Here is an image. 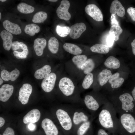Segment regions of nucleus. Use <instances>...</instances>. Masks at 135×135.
<instances>
[{"label": "nucleus", "instance_id": "obj_1", "mask_svg": "<svg viewBox=\"0 0 135 135\" xmlns=\"http://www.w3.org/2000/svg\"><path fill=\"white\" fill-rule=\"evenodd\" d=\"M117 113L108 101L102 106L98 116V120L103 128L112 131L118 130V119Z\"/></svg>", "mask_w": 135, "mask_h": 135}, {"label": "nucleus", "instance_id": "obj_2", "mask_svg": "<svg viewBox=\"0 0 135 135\" xmlns=\"http://www.w3.org/2000/svg\"><path fill=\"white\" fill-rule=\"evenodd\" d=\"M108 101L112 104L118 114L130 113L134 111V100L132 96L128 93L122 94L118 97L112 98Z\"/></svg>", "mask_w": 135, "mask_h": 135}, {"label": "nucleus", "instance_id": "obj_3", "mask_svg": "<svg viewBox=\"0 0 135 135\" xmlns=\"http://www.w3.org/2000/svg\"><path fill=\"white\" fill-rule=\"evenodd\" d=\"M118 126L122 134L124 133L133 134L135 133V119L130 114L125 113L119 114Z\"/></svg>", "mask_w": 135, "mask_h": 135}, {"label": "nucleus", "instance_id": "obj_4", "mask_svg": "<svg viewBox=\"0 0 135 135\" xmlns=\"http://www.w3.org/2000/svg\"><path fill=\"white\" fill-rule=\"evenodd\" d=\"M59 88L62 94L66 96H72L74 94L76 86L74 82L69 77L63 76L60 80Z\"/></svg>", "mask_w": 135, "mask_h": 135}, {"label": "nucleus", "instance_id": "obj_5", "mask_svg": "<svg viewBox=\"0 0 135 135\" xmlns=\"http://www.w3.org/2000/svg\"><path fill=\"white\" fill-rule=\"evenodd\" d=\"M11 48L14 56L18 59L26 58L29 52L27 46L22 42L15 41L12 42Z\"/></svg>", "mask_w": 135, "mask_h": 135}, {"label": "nucleus", "instance_id": "obj_6", "mask_svg": "<svg viewBox=\"0 0 135 135\" xmlns=\"http://www.w3.org/2000/svg\"><path fill=\"white\" fill-rule=\"evenodd\" d=\"M108 101L106 100L98 101L92 95L88 94L86 95L84 99V102L87 108L94 112L98 110Z\"/></svg>", "mask_w": 135, "mask_h": 135}, {"label": "nucleus", "instance_id": "obj_7", "mask_svg": "<svg viewBox=\"0 0 135 135\" xmlns=\"http://www.w3.org/2000/svg\"><path fill=\"white\" fill-rule=\"evenodd\" d=\"M56 114L62 127L66 130L71 129L72 126V122L67 112L62 109H59L57 110Z\"/></svg>", "mask_w": 135, "mask_h": 135}, {"label": "nucleus", "instance_id": "obj_8", "mask_svg": "<svg viewBox=\"0 0 135 135\" xmlns=\"http://www.w3.org/2000/svg\"><path fill=\"white\" fill-rule=\"evenodd\" d=\"M70 3L68 0H63L61 1L60 4L56 10L57 16L60 18L66 20H69L71 15L68 12Z\"/></svg>", "mask_w": 135, "mask_h": 135}, {"label": "nucleus", "instance_id": "obj_9", "mask_svg": "<svg viewBox=\"0 0 135 135\" xmlns=\"http://www.w3.org/2000/svg\"><path fill=\"white\" fill-rule=\"evenodd\" d=\"M56 78V74L53 72H51L44 78L41 84V87L43 90L46 92H51L54 86Z\"/></svg>", "mask_w": 135, "mask_h": 135}, {"label": "nucleus", "instance_id": "obj_10", "mask_svg": "<svg viewBox=\"0 0 135 135\" xmlns=\"http://www.w3.org/2000/svg\"><path fill=\"white\" fill-rule=\"evenodd\" d=\"M32 87L30 84H24L20 88L19 93V100L23 104H27L32 91Z\"/></svg>", "mask_w": 135, "mask_h": 135}, {"label": "nucleus", "instance_id": "obj_11", "mask_svg": "<svg viewBox=\"0 0 135 135\" xmlns=\"http://www.w3.org/2000/svg\"><path fill=\"white\" fill-rule=\"evenodd\" d=\"M85 10L88 15L95 20L100 22L103 20L102 13L96 5L94 4H88L86 6Z\"/></svg>", "mask_w": 135, "mask_h": 135}, {"label": "nucleus", "instance_id": "obj_12", "mask_svg": "<svg viewBox=\"0 0 135 135\" xmlns=\"http://www.w3.org/2000/svg\"><path fill=\"white\" fill-rule=\"evenodd\" d=\"M42 127L46 135H58V131L56 126L50 119L46 118L41 123Z\"/></svg>", "mask_w": 135, "mask_h": 135}, {"label": "nucleus", "instance_id": "obj_13", "mask_svg": "<svg viewBox=\"0 0 135 135\" xmlns=\"http://www.w3.org/2000/svg\"><path fill=\"white\" fill-rule=\"evenodd\" d=\"M86 29V26L84 23L75 24L70 28V36L72 39H77L80 36Z\"/></svg>", "mask_w": 135, "mask_h": 135}, {"label": "nucleus", "instance_id": "obj_14", "mask_svg": "<svg viewBox=\"0 0 135 135\" xmlns=\"http://www.w3.org/2000/svg\"><path fill=\"white\" fill-rule=\"evenodd\" d=\"M41 114L38 109H34L28 112L23 117V121L25 124L34 123L40 120Z\"/></svg>", "mask_w": 135, "mask_h": 135}, {"label": "nucleus", "instance_id": "obj_15", "mask_svg": "<svg viewBox=\"0 0 135 135\" xmlns=\"http://www.w3.org/2000/svg\"><path fill=\"white\" fill-rule=\"evenodd\" d=\"M13 86L8 84L3 85L0 88V100L3 102L7 101L13 92Z\"/></svg>", "mask_w": 135, "mask_h": 135}, {"label": "nucleus", "instance_id": "obj_16", "mask_svg": "<svg viewBox=\"0 0 135 135\" xmlns=\"http://www.w3.org/2000/svg\"><path fill=\"white\" fill-rule=\"evenodd\" d=\"M110 12L111 15L116 14L119 16L123 17L125 14V10L120 2L118 0L113 1L111 4Z\"/></svg>", "mask_w": 135, "mask_h": 135}, {"label": "nucleus", "instance_id": "obj_17", "mask_svg": "<svg viewBox=\"0 0 135 135\" xmlns=\"http://www.w3.org/2000/svg\"><path fill=\"white\" fill-rule=\"evenodd\" d=\"M3 40V46L4 49L9 50L11 48L13 36L12 34L6 30H3L0 33Z\"/></svg>", "mask_w": 135, "mask_h": 135}, {"label": "nucleus", "instance_id": "obj_18", "mask_svg": "<svg viewBox=\"0 0 135 135\" xmlns=\"http://www.w3.org/2000/svg\"><path fill=\"white\" fill-rule=\"evenodd\" d=\"M46 44V40L44 38H37L35 40L34 43V48L37 56H40L42 55Z\"/></svg>", "mask_w": 135, "mask_h": 135}, {"label": "nucleus", "instance_id": "obj_19", "mask_svg": "<svg viewBox=\"0 0 135 135\" xmlns=\"http://www.w3.org/2000/svg\"><path fill=\"white\" fill-rule=\"evenodd\" d=\"M3 26L7 31L12 34L17 35L22 32L21 29L18 25L8 20L4 21Z\"/></svg>", "mask_w": 135, "mask_h": 135}, {"label": "nucleus", "instance_id": "obj_20", "mask_svg": "<svg viewBox=\"0 0 135 135\" xmlns=\"http://www.w3.org/2000/svg\"><path fill=\"white\" fill-rule=\"evenodd\" d=\"M20 74L19 70L16 68L10 72L6 70H3L1 72L0 76L2 80L4 81L10 80L13 81L18 78Z\"/></svg>", "mask_w": 135, "mask_h": 135}, {"label": "nucleus", "instance_id": "obj_21", "mask_svg": "<svg viewBox=\"0 0 135 135\" xmlns=\"http://www.w3.org/2000/svg\"><path fill=\"white\" fill-rule=\"evenodd\" d=\"M120 75L118 72H116L112 75L109 79L108 82L112 89L119 88L124 82V79L122 78L119 77Z\"/></svg>", "mask_w": 135, "mask_h": 135}, {"label": "nucleus", "instance_id": "obj_22", "mask_svg": "<svg viewBox=\"0 0 135 135\" xmlns=\"http://www.w3.org/2000/svg\"><path fill=\"white\" fill-rule=\"evenodd\" d=\"M51 71V67L49 65H44L36 70L34 74L35 78L38 79L44 78L48 76Z\"/></svg>", "mask_w": 135, "mask_h": 135}, {"label": "nucleus", "instance_id": "obj_23", "mask_svg": "<svg viewBox=\"0 0 135 135\" xmlns=\"http://www.w3.org/2000/svg\"><path fill=\"white\" fill-rule=\"evenodd\" d=\"M112 75L110 70L107 69L103 70L98 76L97 80L99 85L101 86H104L109 80Z\"/></svg>", "mask_w": 135, "mask_h": 135}, {"label": "nucleus", "instance_id": "obj_24", "mask_svg": "<svg viewBox=\"0 0 135 135\" xmlns=\"http://www.w3.org/2000/svg\"><path fill=\"white\" fill-rule=\"evenodd\" d=\"M63 47L66 51L75 56L80 55L82 52V50L79 46L73 44L65 43Z\"/></svg>", "mask_w": 135, "mask_h": 135}, {"label": "nucleus", "instance_id": "obj_25", "mask_svg": "<svg viewBox=\"0 0 135 135\" xmlns=\"http://www.w3.org/2000/svg\"><path fill=\"white\" fill-rule=\"evenodd\" d=\"M95 66V64L93 60L90 58L87 59L85 62L82 66L80 70L85 74L91 72L93 70Z\"/></svg>", "mask_w": 135, "mask_h": 135}, {"label": "nucleus", "instance_id": "obj_26", "mask_svg": "<svg viewBox=\"0 0 135 135\" xmlns=\"http://www.w3.org/2000/svg\"><path fill=\"white\" fill-rule=\"evenodd\" d=\"M104 65L108 68L116 69L120 67V64L118 59L114 56H110L106 59L104 62Z\"/></svg>", "mask_w": 135, "mask_h": 135}, {"label": "nucleus", "instance_id": "obj_27", "mask_svg": "<svg viewBox=\"0 0 135 135\" xmlns=\"http://www.w3.org/2000/svg\"><path fill=\"white\" fill-rule=\"evenodd\" d=\"M73 120L74 124L78 125L81 122H84L89 120L88 116L84 112H76L74 114Z\"/></svg>", "mask_w": 135, "mask_h": 135}, {"label": "nucleus", "instance_id": "obj_28", "mask_svg": "<svg viewBox=\"0 0 135 135\" xmlns=\"http://www.w3.org/2000/svg\"><path fill=\"white\" fill-rule=\"evenodd\" d=\"M87 59L86 56L84 54L76 55L72 59V62L75 66L79 70H80L82 66Z\"/></svg>", "mask_w": 135, "mask_h": 135}, {"label": "nucleus", "instance_id": "obj_29", "mask_svg": "<svg viewBox=\"0 0 135 135\" xmlns=\"http://www.w3.org/2000/svg\"><path fill=\"white\" fill-rule=\"evenodd\" d=\"M90 50L94 52L106 54L109 52L110 49L109 47L106 45L96 44L90 47Z\"/></svg>", "mask_w": 135, "mask_h": 135}, {"label": "nucleus", "instance_id": "obj_30", "mask_svg": "<svg viewBox=\"0 0 135 135\" xmlns=\"http://www.w3.org/2000/svg\"><path fill=\"white\" fill-rule=\"evenodd\" d=\"M48 48L52 54H56L58 52L59 47V42L57 39L54 37H51L48 40Z\"/></svg>", "mask_w": 135, "mask_h": 135}, {"label": "nucleus", "instance_id": "obj_31", "mask_svg": "<svg viewBox=\"0 0 135 135\" xmlns=\"http://www.w3.org/2000/svg\"><path fill=\"white\" fill-rule=\"evenodd\" d=\"M40 30V27L34 24H31L26 26L24 29L25 33L28 35L33 36L39 32Z\"/></svg>", "mask_w": 135, "mask_h": 135}, {"label": "nucleus", "instance_id": "obj_32", "mask_svg": "<svg viewBox=\"0 0 135 135\" xmlns=\"http://www.w3.org/2000/svg\"><path fill=\"white\" fill-rule=\"evenodd\" d=\"M17 8L19 12L24 14L32 13L34 10V7L24 2L20 3L17 5Z\"/></svg>", "mask_w": 135, "mask_h": 135}, {"label": "nucleus", "instance_id": "obj_33", "mask_svg": "<svg viewBox=\"0 0 135 135\" xmlns=\"http://www.w3.org/2000/svg\"><path fill=\"white\" fill-rule=\"evenodd\" d=\"M122 31V29L120 26L112 25L110 27L109 34L113 38L114 40L117 41L118 40L119 36Z\"/></svg>", "mask_w": 135, "mask_h": 135}, {"label": "nucleus", "instance_id": "obj_34", "mask_svg": "<svg viewBox=\"0 0 135 135\" xmlns=\"http://www.w3.org/2000/svg\"><path fill=\"white\" fill-rule=\"evenodd\" d=\"M94 81L93 74L90 72L86 74L82 83V86L85 90L88 89L92 84Z\"/></svg>", "mask_w": 135, "mask_h": 135}, {"label": "nucleus", "instance_id": "obj_35", "mask_svg": "<svg viewBox=\"0 0 135 135\" xmlns=\"http://www.w3.org/2000/svg\"><path fill=\"white\" fill-rule=\"evenodd\" d=\"M47 14L44 11H40L36 13L34 16L32 22L36 23H40L44 22L47 19Z\"/></svg>", "mask_w": 135, "mask_h": 135}, {"label": "nucleus", "instance_id": "obj_36", "mask_svg": "<svg viewBox=\"0 0 135 135\" xmlns=\"http://www.w3.org/2000/svg\"><path fill=\"white\" fill-rule=\"evenodd\" d=\"M56 32L60 36L64 37L67 36L70 34V28L68 26H61L58 25L56 27Z\"/></svg>", "mask_w": 135, "mask_h": 135}, {"label": "nucleus", "instance_id": "obj_37", "mask_svg": "<svg viewBox=\"0 0 135 135\" xmlns=\"http://www.w3.org/2000/svg\"><path fill=\"white\" fill-rule=\"evenodd\" d=\"M91 122L89 120L83 122L78 128L77 131L78 135H83L90 128Z\"/></svg>", "mask_w": 135, "mask_h": 135}, {"label": "nucleus", "instance_id": "obj_38", "mask_svg": "<svg viewBox=\"0 0 135 135\" xmlns=\"http://www.w3.org/2000/svg\"><path fill=\"white\" fill-rule=\"evenodd\" d=\"M114 40L113 38L110 36L109 34H108L107 36L106 39V45L109 47H112L113 44Z\"/></svg>", "mask_w": 135, "mask_h": 135}, {"label": "nucleus", "instance_id": "obj_39", "mask_svg": "<svg viewBox=\"0 0 135 135\" xmlns=\"http://www.w3.org/2000/svg\"><path fill=\"white\" fill-rule=\"evenodd\" d=\"M127 12L132 20L135 21V8L129 7L127 9Z\"/></svg>", "mask_w": 135, "mask_h": 135}, {"label": "nucleus", "instance_id": "obj_40", "mask_svg": "<svg viewBox=\"0 0 135 135\" xmlns=\"http://www.w3.org/2000/svg\"><path fill=\"white\" fill-rule=\"evenodd\" d=\"M3 135H15L14 132L12 128L8 127L3 133Z\"/></svg>", "mask_w": 135, "mask_h": 135}, {"label": "nucleus", "instance_id": "obj_41", "mask_svg": "<svg viewBox=\"0 0 135 135\" xmlns=\"http://www.w3.org/2000/svg\"><path fill=\"white\" fill-rule=\"evenodd\" d=\"M110 20L112 26H119V22L116 19L115 15H111L110 18Z\"/></svg>", "mask_w": 135, "mask_h": 135}, {"label": "nucleus", "instance_id": "obj_42", "mask_svg": "<svg viewBox=\"0 0 135 135\" xmlns=\"http://www.w3.org/2000/svg\"><path fill=\"white\" fill-rule=\"evenodd\" d=\"M97 135H108V134L104 129L100 128L98 131Z\"/></svg>", "mask_w": 135, "mask_h": 135}, {"label": "nucleus", "instance_id": "obj_43", "mask_svg": "<svg viewBox=\"0 0 135 135\" xmlns=\"http://www.w3.org/2000/svg\"><path fill=\"white\" fill-rule=\"evenodd\" d=\"M131 45L133 54L135 56V39L132 42Z\"/></svg>", "mask_w": 135, "mask_h": 135}, {"label": "nucleus", "instance_id": "obj_44", "mask_svg": "<svg viewBox=\"0 0 135 135\" xmlns=\"http://www.w3.org/2000/svg\"><path fill=\"white\" fill-rule=\"evenodd\" d=\"M33 124L34 123H29L28 124V128L31 130H33L35 128V125Z\"/></svg>", "mask_w": 135, "mask_h": 135}, {"label": "nucleus", "instance_id": "obj_45", "mask_svg": "<svg viewBox=\"0 0 135 135\" xmlns=\"http://www.w3.org/2000/svg\"><path fill=\"white\" fill-rule=\"evenodd\" d=\"M5 121L4 119L1 117H0V127H2L4 124Z\"/></svg>", "mask_w": 135, "mask_h": 135}, {"label": "nucleus", "instance_id": "obj_46", "mask_svg": "<svg viewBox=\"0 0 135 135\" xmlns=\"http://www.w3.org/2000/svg\"><path fill=\"white\" fill-rule=\"evenodd\" d=\"M132 97L133 98L134 101H135V86L132 92Z\"/></svg>", "mask_w": 135, "mask_h": 135}, {"label": "nucleus", "instance_id": "obj_47", "mask_svg": "<svg viewBox=\"0 0 135 135\" xmlns=\"http://www.w3.org/2000/svg\"><path fill=\"white\" fill-rule=\"evenodd\" d=\"M0 85H1L3 83V80L2 78H1V77H0Z\"/></svg>", "mask_w": 135, "mask_h": 135}, {"label": "nucleus", "instance_id": "obj_48", "mask_svg": "<svg viewBox=\"0 0 135 135\" xmlns=\"http://www.w3.org/2000/svg\"><path fill=\"white\" fill-rule=\"evenodd\" d=\"M48 0L52 2H56L58 1V0Z\"/></svg>", "mask_w": 135, "mask_h": 135}, {"label": "nucleus", "instance_id": "obj_49", "mask_svg": "<svg viewBox=\"0 0 135 135\" xmlns=\"http://www.w3.org/2000/svg\"><path fill=\"white\" fill-rule=\"evenodd\" d=\"M0 1H1V2H5L6 1V0H0Z\"/></svg>", "mask_w": 135, "mask_h": 135}, {"label": "nucleus", "instance_id": "obj_50", "mask_svg": "<svg viewBox=\"0 0 135 135\" xmlns=\"http://www.w3.org/2000/svg\"><path fill=\"white\" fill-rule=\"evenodd\" d=\"M1 13L0 12V20H1Z\"/></svg>", "mask_w": 135, "mask_h": 135}, {"label": "nucleus", "instance_id": "obj_51", "mask_svg": "<svg viewBox=\"0 0 135 135\" xmlns=\"http://www.w3.org/2000/svg\"><path fill=\"white\" fill-rule=\"evenodd\" d=\"M0 135H1V134H0Z\"/></svg>", "mask_w": 135, "mask_h": 135}]
</instances>
